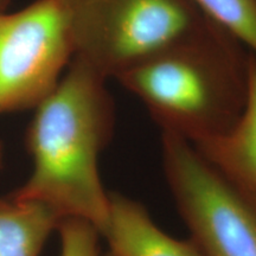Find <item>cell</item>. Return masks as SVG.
I'll return each mask as SVG.
<instances>
[{
    "label": "cell",
    "instance_id": "cell-1",
    "mask_svg": "<svg viewBox=\"0 0 256 256\" xmlns=\"http://www.w3.org/2000/svg\"><path fill=\"white\" fill-rule=\"evenodd\" d=\"M107 82L72 58L56 88L34 108L25 139L34 168L11 194L46 204L62 218L87 220L101 236L110 222V192L98 164L116 119Z\"/></svg>",
    "mask_w": 256,
    "mask_h": 256
},
{
    "label": "cell",
    "instance_id": "cell-2",
    "mask_svg": "<svg viewBox=\"0 0 256 256\" xmlns=\"http://www.w3.org/2000/svg\"><path fill=\"white\" fill-rule=\"evenodd\" d=\"M250 52L218 24L182 38L115 81L145 106L162 132L191 144L232 128L247 100Z\"/></svg>",
    "mask_w": 256,
    "mask_h": 256
},
{
    "label": "cell",
    "instance_id": "cell-3",
    "mask_svg": "<svg viewBox=\"0 0 256 256\" xmlns=\"http://www.w3.org/2000/svg\"><path fill=\"white\" fill-rule=\"evenodd\" d=\"M74 58L116 80L212 22L192 0H60Z\"/></svg>",
    "mask_w": 256,
    "mask_h": 256
},
{
    "label": "cell",
    "instance_id": "cell-4",
    "mask_svg": "<svg viewBox=\"0 0 256 256\" xmlns=\"http://www.w3.org/2000/svg\"><path fill=\"white\" fill-rule=\"evenodd\" d=\"M166 183L202 256H256V200L200 154L162 132Z\"/></svg>",
    "mask_w": 256,
    "mask_h": 256
},
{
    "label": "cell",
    "instance_id": "cell-5",
    "mask_svg": "<svg viewBox=\"0 0 256 256\" xmlns=\"http://www.w3.org/2000/svg\"><path fill=\"white\" fill-rule=\"evenodd\" d=\"M72 58L60 0H34L19 11H0V114L34 110Z\"/></svg>",
    "mask_w": 256,
    "mask_h": 256
},
{
    "label": "cell",
    "instance_id": "cell-6",
    "mask_svg": "<svg viewBox=\"0 0 256 256\" xmlns=\"http://www.w3.org/2000/svg\"><path fill=\"white\" fill-rule=\"evenodd\" d=\"M102 238L114 256H202L190 240L166 234L140 202L118 192H110V222Z\"/></svg>",
    "mask_w": 256,
    "mask_h": 256
},
{
    "label": "cell",
    "instance_id": "cell-7",
    "mask_svg": "<svg viewBox=\"0 0 256 256\" xmlns=\"http://www.w3.org/2000/svg\"><path fill=\"white\" fill-rule=\"evenodd\" d=\"M204 158L256 200V57H249L247 100L222 136L194 145Z\"/></svg>",
    "mask_w": 256,
    "mask_h": 256
},
{
    "label": "cell",
    "instance_id": "cell-8",
    "mask_svg": "<svg viewBox=\"0 0 256 256\" xmlns=\"http://www.w3.org/2000/svg\"><path fill=\"white\" fill-rule=\"evenodd\" d=\"M60 220L40 202L0 196V256H40Z\"/></svg>",
    "mask_w": 256,
    "mask_h": 256
},
{
    "label": "cell",
    "instance_id": "cell-9",
    "mask_svg": "<svg viewBox=\"0 0 256 256\" xmlns=\"http://www.w3.org/2000/svg\"><path fill=\"white\" fill-rule=\"evenodd\" d=\"M204 16L229 31L256 57V0H192Z\"/></svg>",
    "mask_w": 256,
    "mask_h": 256
},
{
    "label": "cell",
    "instance_id": "cell-10",
    "mask_svg": "<svg viewBox=\"0 0 256 256\" xmlns=\"http://www.w3.org/2000/svg\"><path fill=\"white\" fill-rule=\"evenodd\" d=\"M60 256H100L98 230L87 220L75 217L60 220Z\"/></svg>",
    "mask_w": 256,
    "mask_h": 256
},
{
    "label": "cell",
    "instance_id": "cell-11",
    "mask_svg": "<svg viewBox=\"0 0 256 256\" xmlns=\"http://www.w3.org/2000/svg\"><path fill=\"white\" fill-rule=\"evenodd\" d=\"M2 162H4V146H2V142H0V168H2Z\"/></svg>",
    "mask_w": 256,
    "mask_h": 256
},
{
    "label": "cell",
    "instance_id": "cell-12",
    "mask_svg": "<svg viewBox=\"0 0 256 256\" xmlns=\"http://www.w3.org/2000/svg\"><path fill=\"white\" fill-rule=\"evenodd\" d=\"M11 0H0V11H5Z\"/></svg>",
    "mask_w": 256,
    "mask_h": 256
},
{
    "label": "cell",
    "instance_id": "cell-13",
    "mask_svg": "<svg viewBox=\"0 0 256 256\" xmlns=\"http://www.w3.org/2000/svg\"><path fill=\"white\" fill-rule=\"evenodd\" d=\"M104 256H114V255H113V254H112V252H107V254H106Z\"/></svg>",
    "mask_w": 256,
    "mask_h": 256
}]
</instances>
